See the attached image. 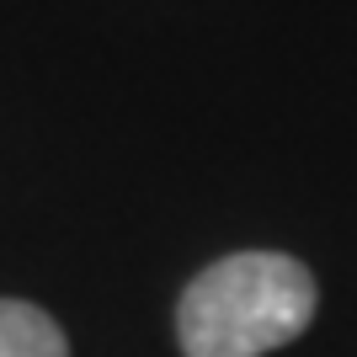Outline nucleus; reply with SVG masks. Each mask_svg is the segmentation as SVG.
Masks as SVG:
<instances>
[{
    "label": "nucleus",
    "mask_w": 357,
    "mask_h": 357,
    "mask_svg": "<svg viewBox=\"0 0 357 357\" xmlns=\"http://www.w3.org/2000/svg\"><path fill=\"white\" fill-rule=\"evenodd\" d=\"M314 272L288 251H235L197 272L176 298L181 357H267L310 331Z\"/></svg>",
    "instance_id": "f257e3e1"
},
{
    "label": "nucleus",
    "mask_w": 357,
    "mask_h": 357,
    "mask_svg": "<svg viewBox=\"0 0 357 357\" xmlns=\"http://www.w3.org/2000/svg\"><path fill=\"white\" fill-rule=\"evenodd\" d=\"M0 357H70V342L32 298H0Z\"/></svg>",
    "instance_id": "f03ea898"
}]
</instances>
